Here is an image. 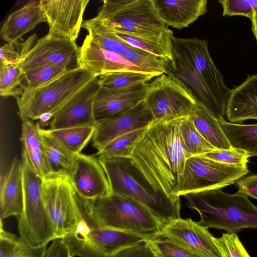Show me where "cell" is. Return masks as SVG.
Masks as SVG:
<instances>
[{
  "label": "cell",
  "instance_id": "1",
  "mask_svg": "<svg viewBox=\"0 0 257 257\" xmlns=\"http://www.w3.org/2000/svg\"><path fill=\"white\" fill-rule=\"evenodd\" d=\"M172 46L173 59L165 61V74L180 82L217 119L224 118L231 89L213 61L207 41L173 36Z\"/></svg>",
  "mask_w": 257,
  "mask_h": 257
},
{
  "label": "cell",
  "instance_id": "2",
  "mask_svg": "<svg viewBox=\"0 0 257 257\" xmlns=\"http://www.w3.org/2000/svg\"><path fill=\"white\" fill-rule=\"evenodd\" d=\"M179 118L155 120L147 128L130 158L158 191L178 199L180 180L187 159L179 128Z\"/></svg>",
  "mask_w": 257,
  "mask_h": 257
},
{
  "label": "cell",
  "instance_id": "3",
  "mask_svg": "<svg viewBox=\"0 0 257 257\" xmlns=\"http://www.w3.org/2000/svg\"><path fill=\"white\" fill-rule=\"evenodd\" d=\"M107 177L110 193L131 198L147 208L164 225L181 218L180 199L157 190L130 158H97Z\"/></svg>",
  "mask_w": 257,
  "mask_h": 257
},
{
  "label": "cell",
  "instance_id": "4",
  "mask_svg": "<svg viewBox=\"0 0 257 257\" xmlns=\"http://www.w3.org/2000/svg\"><path fill=\"white\" fill-rule=\"evenodd\" d=\"M187 206L200 215L197 222L206 228L225 230L235 233L243 229H257V206L245 194H234L221 189L190 193L183 195Z\"/></svg>",
  "mask_w": 257,
  "mask_h": 257
},
{
  "label": "cell",
  "instance_id": "5",
  "mask_svg": "<svg viewBox=\"0 0 257 257\" xmlns=\"http://www.w3.org/2000/svg\"><path fill=\"white\" fill-rule=\"evenodd\" d=\"M79 201L86 214L102 227L151 238L158 235L163 226L147 208L129 197L110 193Z\"/></svg>",
  "mask_w": 257,
  "mask_h": 257
},
{
  "label": "cell",
  "instance_id": "6",
  "mask_svg": "<svg viewBox=\"0 0 257 257\" xmlns=\"http://www.w3.org/2000/svg\"><path fill=\"white\" fill-rule=\"evenodd\" d=\"M97 19L114 32L158 42L173 34L158 15L152 0H105Z\"/></svg>",
  "mask_w": 257,
  "mask_h": 257
},
{
  "label": "cell",
  "instance_id": "7",
  "mask_svg": "<svg viewBox=\"0 0 257 257\" xmlns=\"http://www.w3.org/2000/svg\"><path fill=\"white\" fill-rule=\"evenodd\" d=\"M96 77L86 69L77 66L43 86L34 89L24 88L23 94L16 98L21 120H38L47 113L53 117Z\"/></svg>",
  "mask_w": 257,
  "mask_h": 257
},
{
  "label": "cell",
  "instance_id": "8",
  "mask_svg": "<svg viewBox=\"0 0 257 257\" xmlns=\"http://www.w3.org/2000/svg\"><path fill=\"white\" fill-rule=\"evenodd\" d=\"M23 205L17 218L20 237L32 248L47 245L57 238L48 216L42 191V179L22 154Z\"/></svg>",
  "mask_w": 257,
  "mask_h": 257
},
{
  "label": "cell",
  "instance_id": "9",
  "mask_svg": "<svg viewBox=\"0 0 257 257\" xmlns=\"http://www.w3.org/2000/svg\"><path fill=\"white\" fill-rule=\"evenodd\" d=\"M81 218L76 230L62 238L72 257H112L117 252L149 238L142 235L102 227L80 207Z\"/></svg>",
  "mask_w": 257,
  "mask_h": 257
},
{
  "label": "cell",
  "instance_id": "10",
  "mask_svg": "<svg viewBox=\"0 0 257 257\" xmlns=\"http://www.w3.org/2000/svg\"><path fill=\"white\" fill-rule=\"evenodd\" d=\"M42 191L56 238L72 234L80 222L81 212L70 176L65 173L48 174L42 179Z\"/></svg>",
  "mask_w": 257,
  "mask_h": 257
},
{
  "label": "cell",
  "instance_id": "11",
  "mask_svg": "<svg viewBox=\"0 0 257 257\" xmlns=\"http://www.w3.org/2000/svg\"><path fill=\"white\" fill-rule=\"evenodd\" d=\"M248 173L247 166L223 164L200 156H193L186 161L178 195L222 189L235 184Z\"/></svg>",
  "mask_w": 257,
  "mask_h": 257
},
{
  "label": "cell",
  "instance_id": "12",
  "mask_svg": "<svg viewBox=\"0 0 257 257\" xmlns=\"http://www.w3.org/2000/svg\"><path fill=\"white\" fill-rule=\"evenodd\" d=\"M145 99L155 120L190 116L197 102L180 82L165 73L148 83Z\"/></svg>",
  "mask_w": 257,
  "mask_h": 257
},
{
  "label": "cell",
  "instance_id": "13",
  "mask_svg": "<svg viewBox=\"0 0 257 257\" xmlns=\"http://www.w3.org/2000/svg\"><path fill=\"white\" fill-rule=\"evenodd\" d=\"M35 34L21 44V58L18 64L24 73L38 67L56 65L66 66L77 61L79 47L69 39L48 33L38 39Z\"/></svg>",
  "mask_w": 257,
  "mask_h": 257
},
{
  "label": "cell",
  "instance_id": "14",
  "mask_svg": "<svg viewBox=\"0 0 257 257\" xmlns=\"http://www.w3.org/2000/svg\"><path fill=\"white\" fill-rule=\"evenodd\" d=\"M155 121L145 99L112 116L98 120L91 141L98 151L115 138L148 127Z\"/></svg>",
  "mask_w": 257,
  "mask_h": 257
},
{
  "label": "cell",
  "instance_id": "15",
  "mask_svg": "<svg viewBox=\"0 0 257 257\" xmlns=\"http://www.w3.org/2000/svg\"><path fill=\"white\" fill-rule=\"evenodd\" d=\"M49 33L75 42L89 0H40Z\"/></svg>",
  "mask_w": 257,
  "mask_h": 257
},
{
  "label": "cell",
  "instance_id": "16",
  "mask_svg": "<svg viewBox=\"0 0 257 257\" xmlns=\"http://www.w3.org/2000/svg\"><path fill=\"white\" fill-rule=\"evenodd\" d=\"M69 176L76 194L82 200H93L110 193L106 175L94 156L81 153L75 155Z\"/></svg>",
  "mask_w": 257,
  "mask_h": 257
},
{
  "label": "cell",
  "instance_id": "17",
  "mask_svg": "<svg viewBox=\"0 0 257 257\" xmlns=\"http://www.w3.org/2000/svg\"><path fill=\"white\" fill-rule=\"evenodd\" d=\"M100 87L98 77H96L54 115L49 124V128L95 126L96 121L93 113V105Z\"/></svg>",
  "mask_w": 257,
  "mask_h": 257
},
{
  "label": "cell",
  "instance_id": "18",
  "mask_svg": "<svg viewBox=\"0 0 257 257\" xmlns=\"http://www.w3.org/2000/svg\"><path fill=\"white\" fill-rule=\"evenodd\" d=\"M160 235L203 257H221L208 229L191 218H181L164 225Z\"/></svg>",
  "mask_w": 257,
  "mask_h": 257
},
{
  "label": "cell",
  "instance_id": "19",
  "mask_svg": "<svg viewBox=\"0 0 257 257\" xmlns=\"http://www.w3.org/2000/svg\"><path fill=\"white\" fill-rule=\"evenodd\" d=\"M76 62L77 66L86 69L97 77L109 73L123 71L154 72L137 67L120 55L101 48L88 35L86 36L79 47Z\"/></svg>",
  "mask_w": 257,
  "mask_h": 257
},
{
  "label": "cell",
  "instance_id": "20",
  "mask_svg": "<svg viewBox=\"0 0 257 257\" xmlns=\"http://www.w3.org/2000/svg\"><path fill=\"white\" fill-rule=\"evenodd\" d=\"M148 86V82L116 89L100 86L93 105L95 120L112 116L137 104L145 98Z\"/></svg>",
  "mask_w": 257,
  "mask_h": 257
},
{
  "label": "cell",
  "instance_id": "21",
  "mask_svg": "<svg viewBox=\"0 0 257 257\" xmlns=\"http://www.w3.org/2000/svg\"><path fill=\"white\" fill-rule=\"evenodd\" d=\"M160 19L177 29L188 27L207 11L206 0H152Z\"/></svg>",
  "mask_w": 257,
  "mask_h": 257
},
{
  "label": "cell",
  "instance_id": "22",
  "mask_svg": "<svg viewBox=\"0 0 257 257\" xmlns=\"http://www.w3.org/2000/svg\"><path fill=\"white\" fill-rule=\"evenodd\" d=\"M226 115L232 123L257 120V73L248 75L243 82L231 89Z\"/></svg>",
  "mask_w": 257,
  "mask_h": 257
},
{
  "label": "cell",
  "instance_id": "23",
  "mask_svg": "<svg viewBox=\"0 0 257 257\" xmlns=\"http://www.w3.org/2000/svg\"><path fill=\"white\" fill-rule=\"evenodd\" d=\"M43 22H47V20L40 1H31L8 16L1 29L0 35L4 40L15 43Z\"/></svg>",
  "mask_w": 257,
  "mask_h": 257
},
{
  "label": "cell",
  "instance_id": "24",
  "mask_svg": "<svg viewBox=\"0 0 257 257\" xmlns=\"http://www.w3.org/2000/svg\"><path fill=\"white\" fill-rule=\"evenodd\" d=\"M23 205V184L22 159L16 157L11 167L1 179L0 215L2 219L21 214Z\"/></svg>",
  "mask_w": 257,
  "mask_h": 257
},
{
  "label": "cell",
  "instance_id": "25",
  "mask_svg": "<svg viewBox=\"0 0 257 257\" xmlns=\"http://www.w3.org/2000/svg\"><path fill=\"white\" fill-rule=\"evenodd\" d=\"M21 142L22 152L36 174L43 179L49 174L39 125L31 120L23 122Z\"/></svg>",
  "mask_w": 257,
  "mask_h": 257
},
{
  "label": "cell",
  "instance_id": "26",
  "mask_svg": "<svg viewBox=\"0 0 257 257\" xmlns=\"http://www.w3.org/2000/svg\"><path fill=\"white\" fill-rule=\"evenodd\" d=\"M189 117L201 135L214 147L218 150L232 148L219 120L203 105L197 102L195 110Z\"/></svg>",
  "mask_w": 257,
  "mask_h": 257
},
{
  "label": "cell",
  "instance_id": "27",
  "mask_svg": "<svg viewBox=\"0 0 257 257\" xmlns=\"http://www.w3.org/2000/svg\"><path fill=\"white\" fill-rule=\"evenodd\" d=\"M42 131L47 135L67 152L76 155L91 140L95 131V126H84L60 128L44 129Z\"/></svg>",
  "mask_w": 257,
  "mask_h": 257
},
{
  "label": "cell",
  "instance_id": "28",
  "mask_svg": "<svg viewBox=\"0 0 257 257\" xmlns=\"http://www.w3.org/2000/svg\"><path fill=\"white\" fill-rule=\"evenodd\" d=\"M221 126L234 148L242 149L250 157H257V124H242L219 119Z\"/></svg>",
  "mask_w": 257,
  "mask_h": 257
},
{
  "label": "cell",
  "instance_id": "29",
  "mask_svg": "<svg viewBox=\"0 0 257 257\" xmlns=\"http://www.w3.org/2000/svg\"><path fill=\"white\" fill-rule=\"evenodd\" d=\"M39 130L49 174L65 173L70 175L73 168L75 156L44 133L39 125Z\"/></svg>",
  "mask_w": 257,
  "mask_h": 257
},
{
  "label": "cell",
  "instance_id": "30",
  "mask_svg": "<svg viewBox=\"0 0 257 257\" xmlns=\"http://www.w3.org/2000/svg\"><path fill=\"white\" fill-rule=\"evenodd\" d=\"M82 28L87 31L88 35L97 46L106 51L121 56L132 47L95 17L83 21Z\"/></svg>",
  "mask_w": 257,
  "mask_h": 257
},
{
  "label": "cell",
  "instance_id": "31",
  "mask_svg": "<svg viewBox=\"0 0 257 257\" xmlns=\"http://www.w3.org/2000/svg\"><path fill=\"white\" fill-rule=\"evenodd\" d=\"M147 127L120 136L105 145L96 153L97 158H131Z\"/></svg>",
  "mask_w": 257,
  "mask_h": 257
},
{
  "label": "cell",
  "instance_id": "32",
  "mask_svg": "<svg viewBox=\"0 0 257 257\" xmlns=\"http://www.w3.org/2000/svg\"><path fill=\"white\" fill-rule=\"evenodd\" d=\"M162 74L154 72L123 71L107 73L98 77L100 86L107 89L125 88L147 83Z\"/></svg>",
  "mask_w": 257,
  "mask_h": 257
},
{
  "label": "cell",
  "instance_id": "33",
  "mask_svg": "<svg viewBox=\"0 0 257 257\" xmlns=\"http://www.w3.org/2000/svg\"><path fill=\"white\" fill-rule=\"evenodd\" d=\"M178 123L182 144L192 156L218 150L204 139L189 116L179 118Z\"/></svg>",
  "mask_w": 257,
  "mask_h": 257
},
{
  "label": "cell",
  "instance_id": "34",
  "mask_svg": "<svg viewBox=\"0 0 257 257\" xmlns=\"http://www.w3.org/2000/svg\"><path fill=\"white\" fill-rule=\"evenodd\" d=\"M24 73L18 63H0V94L2 96H21L24 90Z\"/></svg>",
  "mask_w": 257,
  "mask_h": 257
},
{
  "label": "cell",
  "instance_id": "35",
  "mask_svg": "<svg viewBox=\"0 0 257 257\" xmlns=\"http://www.w3.org/2000/svg\"><path fill=\"white\" fill-rule=\"evenodd\" d=\"M70 68L66 66L44 65L24 73L26 84L24 88L34 89L43 86L55 80Z\"/></svg>",
  "mask_w": 257,
  "mask_h": 257
},
{
  "label": "cell",
  "instance_id": "36",
  "mask_svg": "<svg viewBox=\"0 0 257 257\" xmlns=\"http://www.w3.org/2000/svg\"><path fill=\"white\" fill-rule=\"evenodd\" d=\"M147 242L157 257H203L160 235L149 238Z\"/></svg>",
  "mask_w": 257,
  "mask_h": 257
},
{
  "label": "cell",
  "instance_id": "37",
  "mask_svg": "<svg viewBox=\"0 0 257 257\" xmlns=\"http://www.w3.org/2000/svg\"><path fill=\"white\" fill-rule=\"evenodd\" d=\"M121 56L141 68L162 74L165 73V61L148 52L132 47Z\"/></svg>",
  "mask_w": 257,
  "mask_h": 257
},
{
  "label": "cell",
  "instance_id": "38",
  "mask_svg": "<svg viewBox=\"0 0 257 257\" xmlns=\"http://www.w3.org/2000/svg\"><path fill=\"white\" fill-rule=\"evenodd\" d=\"M213 241L221 257H251L236 233H225Z\"/></svg>",
  "mask_w": 257,
  "mask_h": 257
},
{
  "label": "cell",
  "instance_id": "39",
  "mask_svg": "<svg viewBox=\"0 0 257 257\" xmlns=\"http://www.w3.org/2000/svg\"><path fill=\"white\" fill-rule=\"evenodd\" d=\"M200 156L223 164L247 166L250 156L245 151L232 148L229 150H218L205 153Z\"/></svg>",
  "mask_w": 257,
  "mask_h": 257
},
{
  "label": "cell",
  "instance_id": "40",
  "mask_svg": "<svg viewBox=\"0 0 257 257\" xmlns=\"http://www.w3.org/2000/svg\"><path fill=\"white\" fill-rule=\"evenodd\" d=\"M223 16H241L250 19L257 9V0H220Z\"/></svg>",
  "mask_w": 257,
  "mask_h": 257
},
{
  "label": "cell",
  "instance_id": "41",
  "mask_svg": "<svg viewBox=\"0 0 257 257\" xmlns=\"http://www.w3.org/2000/svg\"><path fill=\"white\" fill-rule=\"evenodd\" d=\"M22 239L4 229L3 219L1 218L0 257H7L18 246Z\"/></svg>",
  "mask_w": 257,
  "mask_h": 257
},
{
  "label": "cell",
  "instance_id": "42",
  "mask_svg": "<svg viewBox=\"0 0 257 257\" xmlns=\"http://www.w3.org/2000/svg\"><path fill=\"white\" fill-rule=\"evenodd\" d=\"M112 257H157L148 242L144 241L124 248Z\"/></svg>",
  "mask_w": 257,
  "mask_h": 257
},
{
  "label": "cell",
  "instance_id": "43",
  "mask_svg": "<svg viewBox=\"0 0 257 257\" xmlns=\"http://www.w3.org/2000/svg\"><path fill=\"white\" fill-rule=\"evenodd\" d=\"M235 184L238 187V191L257 199V174L245 176Z\"/></svg>",
  "mask_w": 257,
  "mask_h": 257
},
{
  "label": "cell",
  "instance_id": "44",
  "mask_svg": "<svg viewBox=\"0 0 257 257\" xmlns=\"http://www.w3.org/2000/svg\"><path fill=\"white\" fill-rule=\"evenodd\" d=\"M43 257H72L66 243L62 238H57L46 248Z\"/></svg>",
  "mask_w": 257,
  "mask_h": 257
},
{
  "label": "cell",
  "instance_id": "45",
  "mask_svg": "<svg viewBox=\"0 0 257 257\" xmlns=\"http://www.w3.org/2000/svg\"><path fill=\"white\" fill-rule=\"evenodd\" d=\"M15 43L8 42L0 48V61L2 63H18L21 55L16 50Z\"/></svg>",
  "mask_w": 257,
  "mask_h": 257
},
{
  "label": "cell",
  "instance_id": "46",
  "mask_svg": "<svg viewBox=\"0 0 257 257\" xmlns=\"http://www.w3.org/2000/svg\"><path fill=\"white\" fill-rule=\"evenodd\" d=\"M33 248L23 239L7 257H30Z\"/></svg>",
  "mask_w": 257,
  "mask_h": 257
},
{
  "label": "cell",
  "instance_id": "47",
  "mask_svg": "<svg viewBox=\"0 0 257 257\" xmlns=\"http://www.w3.org/2000/svg\"><path fill=\"white\" fill-rule=\"evenodd\" d=\"M250 20L251 22V31L257 41V9L253 11Z\"/></svg>",
  "mask_w": 257,
  "mask_h": 257
},
{
  "label": "cell",
  "instance_id": "48",
  "mask_svg": "<svg viewBox=\"0 0 257 257\" xmlns=\"http://www.w3.org/2000/svg\"><path fill=\"white\" fill-rule=\"evenodd\" d=\"M47 245L33 248L32 254L30 257H43Z\"/></svg>",
  "mask_w": 257,
  "mask_h": 257
}]
</instances>
